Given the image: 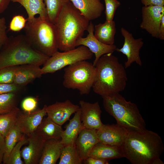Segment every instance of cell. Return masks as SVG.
<instances>
[{"label": "cell", "instance_id": "obj_1", "mask_svg": "<svg viewBox=\"0 0 164 164\" xmlns=\"http://www.w3.org/2000/svg\"><path fill=\"white\" fill-rule=\"evenodd\" d=\"M122 148L124 157L133 164H152L160 158L164 149L160 136L146 129L129 130Z\"/></svg>", "mask_w": 164, "mask_h": 164}, {"label": "cell", "instance_id": "obj_2", "mask_svg": "<svg viewBox=\"0 0 164 164\" xmlns=\"http://www.w3.org/2000/svg\"><path fill=\"white\" fill-rule=\"evenodd\" d=\"M109 53L102 56L96 65V73L92 88L102 97L119 93L126 85L125 68L118 58Z\"/></svg>", "mask_w": 164, "mask_h": 164}, {"label": "cell", "instance_id": "obj_3", "mask_svg": "<svg viewBox=\"0 0 164 164\" xmlns=\"http://www.w3.org/2000/svg\"><path fill=\"white\" fill-rule=\"evenodd\" d=\"M90 22L70 1L67 2L63 7L54 24L58 50L65 51L75 48L76 41L82 37Z\"/></svg>", "mask_w": 164, "mask_h": 164}, {"label": "cell", "instance_id": "obj_4", "mask_svg": "<svg viewBox=\"0 0 164 164\" xmlns=\"http://www.w3.org/2000/svg\"><path fill=\"white\" fill-rule=\"evenodd\" d=\"M49 57L35 48L25 35L11 36L0 50V70L26 64L40 66Z\"/></svg>", "mask_w": 164, "mask_h": 164}, {"label": "cell", "instance_id": "obj_5", "mask_svg": "<svg viewBox=\"0 0 164 164\" xmlns=\"http://www.w3.org/2000/svg\"><path fill=\"white\" fill-rule=\"evenodd\" d=\"M106 111L117 124L129 130L143 131L146 124L135 103L127 101L119 93L102 97Z\"/></svg>", "mask_w": 164, "mask_h": 164}, {"label": "cell", "instance_id": "obj_6", "mask_svg": "<svg viewBox=\"0 0 164 164\" xmlns=\"http://www.w3.org/2000/svg\"><path fill=\"white\" fill-rule=\"evenodd\" d=\"M25 34L38 50L50 57L58 51L55 25L47 17L39 16L27 20Z\"/></svg>", "mask_w": 164, "mask_h": 164}, {"label": "cell", "instance_id": "obj_7", "mask_svg": "<svg viewBox=\"0 0 164 164\" xmlns=\"http://www.w3.org/2000/svg\"><path fill=\"white\" fill-rule=\"evenodd\" d=\"M96 73L93 63L84 60L67 66L64 69L63 85L78 90L81 95H87L92 88Z\"/></svg>", "mask_w": 164, "mask_h": 164}, {"label": "cell", "instance_id": "obj_8", "mask_svg": "<svg viewBox=\"0 0 164 164\" xmlns=\"http://www.w3.org/2000/svg\"><path fill=\"white\" fill-rule=\"evenodd\" d=\"M93 54L87 47L82 45L67 51H57L43 64V74L53 73L78 62L91 59Z\"/></svg>", "mask_w": 164, "mask_h": 164}, {"label": "cell", "instance_id": "obj_9", "mask_svg": "<svg viewBox=\"0 0 164 164\" xmlns=\"http://www.w3.org/2000/svg\"><path fill=\"white\" fill-rule=\"evenodd\" d=\"M121 32L124 39V44L122 48H117L116 51L122 53L126 56L127 60L125 63V68L129 67L134 62L142 66V63L140 56V51L143 46V39H135L132 33L123 27L121 28Z\"/></svg>", "mask_w": 164, "mask_h": 164}, {"label": "cell", "instance_id": "obj_10", "mask_svg": "<svg viewBox=\"0 0 164 164\" xmlns=\"http://www.w3.org/2000/svg\"><path fill=\"white\" fill-rule=\"evenodd\" d=\"M142 20L141 29L145 30L154 37L159 38L161 19L164 15V6L149 5L142 9Z\"/></svg>", "mask_w": 164, "mask_h": 164}, {"label": "cell", "instance_id": "obj_11", "mask_svg": "<svg viewBox=\"0 0 164 164\" xmlns=\"http://www.w3.org/2000/svg\"><path fill=\"white\" fill-rule=\"evenodd\" d=\"M87 31L88 33L87 36L78 39L76 41V47L81 45L84 46L94 54L95 58L93 63L95 67L98 60L102 56L107 53H113L117 48L114 44L109 45L104 44L95 37L94 35V26L91 22H90Z\"/></svg>", "mask_w": 164, "mask_h": 164}, {"label": "cell", "instance_id": "obj_12", "mask_svg": "<svg viewBox=\"0 0 164 164\" xmlns=\"http://www.w3.org/2000/svg\"><path fill=\"white\" fill-rule=\"evenodd\" d=\"M129 130L115 124H104L97 130L99 142L106 145L122 146Z\"/></svg>", "mask_w": 164, "mask_h": 164}, {"label": "cell", "instance_id": "obj_13", "mask_svg": "<svg viewBox=\"0 0 164 164\" xmlns=\"http://www.w3.org/2000/svg\"><path fill=\"white\" fill-rule=\"evenodd\" d=\"M46 106L45 105L42 109L30 112L19 110L17 114L15 125L26 135L34 132L47 115Z\"/></svg>", "mask_w": 164, "mask_h": 164}, {"label": "cell", "instance_id": "obj_14", "mask_svg": "<svg viewBox=\"0 0 164 164\" xmlns=\"http://www.w3.org/2000/svg\"><path fill=\"white\" fill-rule=\"evenodd\" d=\"M80 108L79 106L67 100L47 105L46 110L47 117L56 124L62 126L69 120L71 115L75 113Z\"/></svg>", "mask_w": 164, "mask_h": 164}, {"label": "cell", "instance_id": "obj_15", "mask_svg": "<svg viewBox=\"0 0 164 164\" xmlns=\"http://www.w3.org/2000/svg\"><path fill=\"white\" fill-rule=\"evenodd\" d=\"M80 119L86 128L98 130L103 124L101 120V111L98 102L91 103L80 101Z\"/></svg>", "mask_w": 164, "mask_h": 164}, {"label": "cell", "instance_id": "obj_16", "mask_svg": "<svg viewBox=\"0 0 164 164\" xmlns=\"http://www.w3.org/2000/svg\"><path fill=\"white\" fill-rule=\"evenodd\" d=\"M28 145L21 152L25 164H39L43 149L44 141L35 132L27 135Z\"/></svg>", "mask_w": 164, "mask_h": 164}, {"label": "cell", "instance_id": "obj_17", "mask_svg": "<svg viewBox=\"0 0 164 164\" xmlns=\"http://www.w3.org/2000/svg\"><path fill=\"white\" fill-rule=\"evenodd\" d=\"M99 142L97 130L84 128L81 131L75 144L83 162L89 156L93 147Z\"/></svg>", "mask_w": 164, "mask_h": 164}, {"label": "cell", "instance_id": "obj_18", "mask_svg": "<svg viewBox=\"0 0 164 164\" xmlns=\"http://www.w3.org/2000/svg\"><path fill=\"white\" fill-rule=\"evenodd\" d=\"M73 6L89 21L100 17L104 9L101 0H69Z\"/></svg>", "mask_w": 164, "mask_h": 164}, {"label": "cell", "instance_id": "obj_19", "mask_svg": "<svg viewBox=\"0 0 164 164\" xmlns=\"http://www.w3.org/2000/svg\"><path fill=\"white\" fill-rule=\"evenodd\" d=\"M40 66L32 64L19 66L14 74L13 83L22 87L41 77L43 74Z\"/></svg>", "mask_w": 164, "mask_h": 164}, {"label": "cell", "instance_id": "obj_20", "mask_svg": "<svg viewBox=\"0 0 164 164\" xmlns=\"http://www.w3.org/2000/svg\"><path fill=\"white\" fill-rule=\"evenodd\" d=\"M85 128L80 119V109L75 113L73 118L65 127L61 135L60 142L64 146L75 144L81 131Z\"/></svg>", "mask_w": 164, "mask_h": 164}, {"label": "cell", "instance_id": "obj_21", "mask_svg": "<svg viewBox=\"0 0 164 164\" xmlns=\"http://www.w3.org/2000/svg\"><path fill=\"white\" fill-rule=\"evenodd\" d=\"M64 146L60 140L51 139L44 141L39 164H56Z\"/></svg>", "mask_w": 164, "mask_h": 164}, {"label": "cell", "instance_id": "obj_22", "mask_svg": "<svg viewBox=\"0 0 164 164\" xmlns=\"http://www.w3.org/2000/svg\"><path fill=\"white\" fill-rule=\"evenodd\" d=\"M63 130L61 126L56 124L47 117L43 118L34 132L44 142L51 139L61 140Z\"/></svg>", "mask_w": 164, "mask_h": 164}, {"label": "cell", "instance_id": "obj_23", "mask_svg": "<svg viewBox=\"0 0 164 164\" xmlns=\"http://www.w3.org/2000/svg\"><path fill=\"white\" fill-rule=\"evenodd\" d=\"M89 156L108 160L124 157L122 146L107 145L100 142L93 147Z\"/></svg>", "mask_w": 164, "mask_h": 164}, {"label": "cell", "instance_id": "obj_24", "mask_svg": "<svg viewBox=\"0 0 164 164\" xmlns=\"http://www.w3.org/2000/svg\"><path fill=\"white\" fill-rule=\"evenodd\" d=\"M116 32L115 22L113 20H106L94 26V35L101 43L107 45L114 44V36Z\"/></svg>", "mask_w": 164, "mask_h": 164}, {"label": "cell", "instance_id": "obj_25", "mask_svg": "<svg viewBox=\"0 0 164 164\" xmlns=\"http://www.w3.org/2000/svg\"><path fill=\"white\" fill-rule=\"evenodd\" d=\"M11 1L20 4L25 8L28 15L27 20L34 18L37 14L41 17H47L43 0H11Z\"/></svg>", "mask_w": 164, "mask_h": 164}, {"label": "cell", "instance_id": "obj_26", "mask_svg": "<svg viewBox=\"0 0 164 164\" xmlns=\"http://www.w3.org/2000/svg\"><path fill=\"white\" fill-rule=\"evenodd\" d=\"M23 134L20 129L15 125L5 137V152L3 163L5 164L9 155L14 146L22 138Z\"/></svg>", "mask_w": 164, "mask_h": 164}, {"label": "cell", "instance_id": "obj_27", "mask_svg": "<svg viewBox=\"0 0 164 164\" xmlns=\"http://www.w3.org/2000/svg\"><path fill=\"white\" fill-rule=\"evenodd\" d=\"M60 158L59 164H81L83 162L75 143L64 146Z\"/></svg>", "mask_w": 164, "mask_h": 164}, {"label": "cell", "instance_id": "obj_28", "mask_svg": "<svg viewBox=\"0 0 164 164\" xmlns=\"http://www.w3.org/2000/svg\"><path fill=\"white\" fill-rule=\"evenodd\" d=\"M46 10L47 16L54 24L64 5L69 0H43Z\"/></svg>", "mask_w": 164, "mask_h": 164}, {"label": "cell", "instance_id": "obj_29", "mask_svg": "<svg viewBox=\"0 0 164 164\" xmlns=\"http://www.w3.org/2000/svg\"><path fill=\"white\" fill-rule=\"evenodd\" d=\"M19 110L17 108L10 112L0 114V134L4 138L15 125L17 114Z\"/></svg>", "mask_w": 164, "mask_h": 164}, {"label": "cell", "instance_id": "obj_30", "mask_svg": "<svg viewBox=\"0 0 164 164\" xmlns=\"http://www.w3.org/2000/svg\"><path fill=\"white\" fill-rule=\"evenodd\" d=\"M16 92L0 94V114L10 112L18 108L16 104Z\"/></svg>", "mask_w": 164, "mask_h": 164}, {"label": "cell", "instance_id": "obj_31", "mask_svg": "<svg viewBox=\"0 0 164 164\" xmlns=\"http://www.w3.org/2000/svg\"><path fill=\"white\" fill-rule=\"evenodd\" d=\"M27 142V138L23 134L21 139L11 151L5 164H24L21 159V149L22 146Z\"/></svg>", "mask_w": 164, "mask_h": 164}, {"label": "cell", "instance_id": "obj_32", "mask_svg": "<svg viewBox=\"0 0 164 164\" xmlns=\"http://www.w3.org/2000/svg\"><path fill=\"white\" fill-rule=\"evenodd\" d=\"M19 66L8 67L0 70V83H13L14 74Z\"/></svg>", "mask_w": 164, "mask_h": 164}, {"label": "cell", "instance_id": "obj_33", "mask_svg": "<svg viewBox=\"0 0 164 164\" xmlns=\"http://www.w3.org/2000/svg\"><path fill=\"white\" fill-rule=\"evenodd\" d=\"M27 19L21 15H17L12 18L9 24V30L17 32L21 31L25 28Z\"/></svg>", "mask_w": 164, "mask_h": 164}, {"label": "cell", "instance_id": "obj_34", "mask_svg": "<svg viewBox=\"0 0 164 164\" xmlns=\"http://www.w3.org/2000/svg\"><path fill=\"white\" fill-rule=\"evenodd\" d=\"M104 1L106 20H113L115 12L121 5V3L118 0H104Z\"/></svg>", "mask_w": 164, "mask_h": 164}, {"label": "cell", "instance_id": "obj_35", "mask_svg": "<svg viewBox=\"0 0 164 164\" xmlns=\"http://www.w3.org/2000/svg\"><path fill=\"white\" fill-rule=\"evenodd\" d=\"M38 104L37 99L32 97L25 98L22 102V108L23 111L30 112L36 110Z\"/></svg>", "mask_w": 164, "mask_h": 164}, {"label": "cell", "instance_id": "obj_36", "mask_svg": "<svg viewBox=\"0 0 164 164\" xmlns=\"http://www.w3.org/2000/svg\"><path fill=\"white\" fill-rule=\"evenodd\" d=\"M6 29L5 18L0 17V50L7 42L9 38L6 33Z\"/></svg>", "mask_w": 164, "mask_h": 164}, {"label": "cell", "instance_id": "obj_37", "mask_svg": "<svg viewBox=\"0 0 164 164\" xmlns=\"http://www.w3.org/2000/svg\"><path fill=\"white\" fill-rule=\"evenodd\" d=\"M21 87L14 83H0V94L11 92H17L21 89Z\"/></svg>", "mask_w": 164, "mask_h": 164}, {"label": "cell", "instance_id": "obj_38", "mask_svg": "<svg viewBox=\"0 0 164 164\" xmlns=\"http://www.w3.org/2000/svg\"><path fill=\"white\" fill-rule=\"evenodd\" d=\"M109 160L88 156L83 161L85 164H108Z\"/></svg>", "mask_w": 164, "mask_h": 164}, {"label": "cell", "instance_id": "obj_39", "mask_svg": "<svg viewBox=\"0 0 164 164\" xmlns=\"http://www.w3.org/2000/svg\"><path fill=\"white\" fill-rule=\"evenodd\" d=\"M144 6L157 5L164 6V0H141Z\"/></svg>", "mask_w": 164, "mask_h": 164}, {"label": "cell", "instance_id": "obj_40", "mask_svg": "<svg viewBox=\"0 0 164 164\" xmlns=\"http://www.w3.org/2000/svg\"><path fill=\"white\" fill-rule=\"evenodd\" d=\"M5 152V138L0 134V164H1L3 162Z\"/></svg>", "mask_w": 164, "mask_h": 164}, {"label": "cell", "instance_id": "obj_41", "mask_svg": "<svg viewBox=\"0 0 164 164\" xmlns=\"http://www.w3.org/2000/svg\"><path fill=\"white\" fill-rule=\"evenodd\" d=\"M11 1V0H0V14L6 10Z\"/></svg>", "mask_w": 164, "mask_h": 164}, {"label": "cell", "instance_id": "obj_42", "mask_svg": "<svg viewBox=\"0 0 164 164\" xmlns=\"http://www.w3.org/2000/svg\"><path fill=\"white\" fill-rule=\"evenodd\" d=\"M159 38L161 40H164V15L161 19L159 28Z\"/></svg>", "mask_w": 164, "mask_h": 164}, {"label": "cell", "instance_id": "obj_43", "mask_svg": "<svg viewBox=\"0 0 164 164\" xmlns=\"http://www.w3.org/2000/svg\"><path fill=\"white\" fill-rule=\"evenodd\" d=\"M163 162L160 158L155 159L153 162L152 164H163Z\"/></svg>", "mask_w": 164, "mask_h": 164}]
</instances>
